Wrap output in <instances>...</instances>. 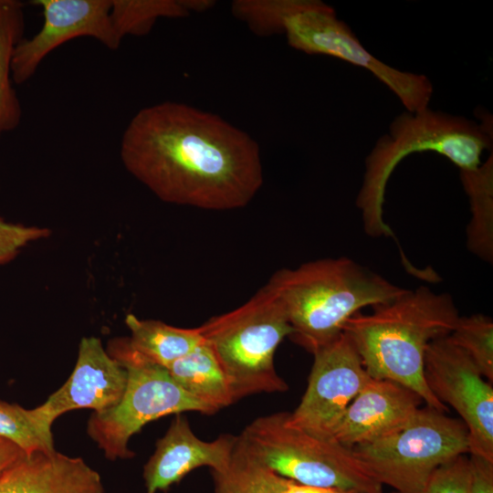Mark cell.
I'll use <instances>...</instances> for the list:
<instances>
[{
  "mask_svg": "<svg viewBox=\"0 0 493 493\" xmlns=\"http://www.w3.org/2000/svg\"><path fill=\"white\" fill-rule=\"evenodd\" d=\"M126 170L165 203L226 211L246 206L264 181L259 146L217 114L163 101L128 122L120 142Z\"/></svg>",
  "mask_w": 493,
  "mask_h": 493,
  "instance_id": "cell-1",
  "label": "cell"
},
{
  "mask_svg": "<svg viewBox=\"0 0 493 493\" xmlns=\"http://www.w3.org/2000/svg\"><path fill=\"white\" fill-rule=\"evenodd\" d=\"M373 309L355 313L343 327L368 374L401 383L426 405L448 412L425 383L424 359L427 345L448 336L460 317L453 298L422 286Z\"/></svg>",
  "mask_w": 493,
  "mask_h": 493,
  "instance_id": "cell-2",
  "label": "cell"
},
{
  "mask_svg": "<svg viewBox=\"0 0 493 493\" xmlns=\"http://www.w3.org/2000/svg\"><path fill=\"white\" fill-rule=\"evenodd\" d=\"M267 283L284 307L289 338L312 354L338 338L361 309L388 303L407 290L345 257L281 268Z\"/></svg>",
  "mask_w": 493,
  "mask_h": 493,
  "instance_id": "cell-3",
  "label": "cell"
},
{
  "mask_svg": "<svg viewBox=\"0 0 493 493\" xmlns=\"http://www.w3.org/2000/svg\"><path fill=\"white\" fill-rule=\"evenodd\" d=\"M493 130L489 116L482 123L429 107L404 112L392 121L365 160V171L356 205L362 212L365 233L372 237L393 236L384 222L383 205L388 180L406 156L435 152L451 161L460 171L481 165L485 150L492 151Z\"/></svg>",
  "mask_w": 493,
  "mask_h": 493,
  "instance_id": "cell-4",
  "label": "cell"
},
{
  "mask_svg": "<svg viewBox=\"0 0 493 493\" xmlns=\"http://www.w3.org/2000/svg\"><path fill=\"white\" fill-rule=\"evenodd\" d=\"M198 328L226 377L234 402L288 388L276 371L274 356L292 328L268 283L238 308L214 316Z\"/></svg>",
  "mask_w": 493,
  "mask_h": 493,
  "instance_id": "cell-5",
  "label": "cell"
},
{
  "mask_svg": "<svg viewBox=\"0 0 493 493\" xmlns=\"http://www.w3.org/2000/svg\"><path fill=\"white\" fill-rule=\"evenodd\" d=\"M108 353L127 372L125 391L117 404L93 412L87 431L110 460L131 458L130 438L146 424L169 414L198 412L213 414L189 394L168 370L131 348L128 338L111 340Z\"/></svg>",
  "mask_w": 493,
  "mask_h": 493,
  "instance_id": "cell-6",
  "label": "cell"
},
{
  "mask_svg": "<svg viewBox=\"0 0 493 493\" xmlns=\"http://www.w3.org/2000/svg\"><path fill=\"white\" fill-rule=\"evenodd\" d=\"M286 412L256 418L239 435L250 451L279 477L303 485L383 493L351 448L286 424Z\"/></svg>",
  "mask_w": 493,
  "mask_h": 493,
  "instance_id": "cell-7",
  "label": "cell"
},
{
  "mask_svg": "<svg viewBox=\"0 0 493 493\" xmlns=\"http://www.w3.org/2000/svg\"><path fill=\"white\" fill-rule=\"evenodd\" d=\"M351 450L381 485L397 493H423L439 466L469 454V437L461 420L426 405L396 433Z\"/></svg>",
  "mask_w": 493,
  "mask_h": 493,
  "instance_id": "cell-8",
  "label": "cell"
},
{
  "mask_svg": "<svg viewBox=\"0 0 493 493\" xmlns=\"http://www.w3.org/2000/svg\"><path fill=\"white\" fill-rule=\"evenodd\" d=\"M282 34L296 50L337 58L370 71L408 112L429 107L434 89L426 76L397 69L376 58L351 27L338 18L333 7L322 1L299 0L284 18Z\"/></svg>",
  "mask_w": 493,
  "mask_h": 493,
  "instance_id": "cell-9",
  "label": "cell"
},
{
  "mask_svg": "<svg viewBox=\"0 0 493 493\" xmlns=\"http://www.w3.org/2000/svg\"><path fill=\"white\" fill-rule=\"evenodd\" d=\"M424 377L433 394L461 417L469 454L493 461V387L468 355L447 336L435 339L425 350Z\"/></svg>",
  "mask_w": 493,
  "mask_h": 493,
  "instance_id": "cell-10",
  "label": "cell"
},
{
  "mask_svg": "<svg viewBox=\"0 0 493 493\" xmlns=\"http://www.w3.org/2000/svg\"><path fill=\"white\" fill-rule=\"evenodd\" d=\"M307 389L286 424L315 436L332 439L347 407L370 378L349 337L342 332L318 350Z\"/></svg>",
  "mask_w": 493,
  "mask_h": 493,
  "instance_id": "cell-11",
  "label": "cell"
},
{
  "mask_svg": "<svg viewBox=\"0 0 493 493\" xmlns=\"http://www.w3.org/2000/svg\"><path fill=\"white\" fill-rule=\"evenodd\" d=\"M43 25L32 37L21 39L11 60L12 79L27 81L52 51L72 39L88 37L107 48L117 49L121 39L110 19V0H37Z\"/></svg>",
  "mask_w": 493,
  "mask_h": 493,
  "instance_id": "cell-12",
  "label": "cell"
},
{
  "mask_svg": "<svg viewBox=\"0 0 493 493\" xmlns=\"http://www.w3.org/2000/svg\"><path fill=\"white\" fill-rule=\"evenodd\" d=\"M126 383L125 368L104 350L101 341L85 337L68 381L31 412L39 424L51 428L52 423L68 411L89 408L100 412L114 406Z\"/></svg>",
  "mask_w": 493,
  "mask_h": 493,
  "instance_id": "cell-13",
  "label": "cell"
},
{
  "mask_svg": "<svg viewBox=\"0 0 493 493\" xmlns=\"http://www.w3.org/2000/svg\"><path fill=\"white\" fill-rule=\"evenodd\" d=\"M422 403L410 388L370 376L347 407L332 439L351 449L385 438L404 428Z\"/></svg>",
  "mask_w": 493,
  "mask_h": 493,
  "instance_id": "cell-14",
  "label": "cell"
},
{
  "mask_svg": "<svg viewBox=\"0 0 493 493\" xmlns=\"http://www.w3.org/2000/svg\"><path fill=\"white\" fill-rule=\"evenodd\" d=\"M236 439L237 435H222L213 441H204L195 435L184 416L175 414L144 465L142 476L146 493L167 490L191 471L202 467H207L211 471L225 468Z\"/></svg>",
  "mask_w": 493,
  "mask_h": 493,
  "instance_id": "cell-15",
  "label": "cell"
},
{
  "mask_svg": "<svg viewBox=\"0 0 493 493\" xmlns=\"http://www.w3.org/2000/svg\"><path fill=\"white\" fill-rule=\"evenodd\" d=\"M0 493H103L100 474L57 451L26 454L0 477Z\"/></svg>",
  "mask_w": 493,
  "mask_h": 493,
  "instance_id": "cell-16",
  "label": "cell"
},
{
  "mask_svg": "<svg viewBox=\"0 0 493 493\" xmlns=\"http://www.w3.org/2000/svg\"><path fill=\"white\" fill-rule=\"evenodd\" d=\"M166 369L189 394L213 414L235 403L226 377L205 340Z\"/></svg>",
  "mask_w": 493,
  "mask_h": 493,
  "instance_id": "cell-17",
  "label": "cell"
},
{
  "mask_svg": "<svg viewBox=\"0 0 493 493\" xmlns=\"http://www.w3.org/2000/svg\"><path fill=\"white\" fill-rule=\"evenodd\" d=\"M125 323L131 330V348L149 361L168 367L204 341L200 330L178 328L160 320H141L128 314Z\"/></svg>",
  "mask_w": 493,
  "mask_h": 493,
  "instance_id": "cell-18",
  "label": "cell"
},
{
  "mask_svg": "<svg viewBox=\"0 0 493 493\" xmlns=\"http://www.w3.org/2000/svg\"><path fill=\"white\" fill-rule=\"evenodd\" d=\"M215 5L212 0H113L110 19L122 40L126 36L149 34L159 18H184Z\"/></svg>",
  "mask_w": 493,
  "mask_h": 493,
  "instance_id": "cell-19",
  "label": "cell"
},
{
  "mask_svg": "<svg viewBox=\"0 0 493 493\" xmlns=\"http://www.w3.org/2000/svg\"><path fill=\"white\" fill-rule=\"evenodd\" d=\"M469 197L472 219L467 226V247L482 260L493 259V154L475 170L460 171Z\"/></svg>",
  "mask_w": 493,
  "mask_h": 493,
  "instance_id": "cell-20",
  "label": "cell"
},
{
  "mask_svg": "<svg viewBox=\"0 0 493 493\" xmlns=\"http://www.w3.org/2000/svg\"><path fill=\"white\" fill-rule=\"evenodd\" d=\"M24 27L23 5L5 0L0 7V136L16 129L21 121V105L12 86L11 60Z\"/></svg>",
  "mask_w": 493,
  "mask_h": 493,
  "instance_id": "cell-21",
  "label": "cell"
},
{
  "mask_svg": "<svg viewBox=\"0 0 493 493\" xmlns=\"http://www.w3.org/2000/svg\"><path fill=\"white\" fill-rule=\"evenodd\" d=\"M211 472L214 493H281L282 477L259 461L239 435L227 466Z\"/></svg>",
  "mask_w": 493,
  "mask_h": 493,
  "instance_id": "cell-22",
  "label": "cell"
},
{
  "mask_svg": "<svg viewBox=\"0 0 493 493\" xmlns=\"http://www.w3.org/2000/svg\"><path fill=\"white\" fill-rule=\"evenodd\" d=\"M448 340L464 351L483 377L493 381V321L484 314L459 317Z\"/></svg>",
  "mask_w": 493,
  "mask_h": 493,
  "instance_id": "cell-23",
  "label": "cell"
},
{
  "mask_svg": "<svg viewBox=\"0 0 493 493\" xmlns=\"http://www.w3.org/2000/svg\"><path fill=\"white\" fill-rule=\"evenodd\" d=\"M0 437L18 446L26 454L51 453L54 448L51 428L39 424L31 409L0 400Z\"/></svg>",
  "mask_w": 493,
  "mask_h": 493,
  "instance_id": "cell-24",
  "label": "cell"
},
{
  "mask_svg": "<svg viewBox=\"0 0 493 493\" xmlns=\"http://www.w3.org/2000/svg\"><path fill=\"white\" fill-rule=\"evenodd\" d=\"M299 0H236L231 12L259 37L282 34L283 21Z\"/></svg>",
  "mask_w": 493,
  "mask_h": 493,
  "instance_id": "cell-25",
  "label": "cell"
},
{
  "mask_svg": "<svg viewBox=\"0 0 493 493\" xmlns=\"http://www.w3.org/2000/svg\"><path fill=\"white\" fill-rule=\"evenodd\" d=\"M423 493H470L469 458L460 455L439 466Z\"/></svg>",
  "mask_w": 493,
  "mask_h": 493,
  "instance_id": "cell-26",
  "label": "cell"
},
{
  "mask_svg": "<svg viewBox=\"0 0 493 493\" xmlns=\"http://www.w3.org/2000/svg\"><path fill=\"white\" fill-rule=\"evenodd\" d=\"M50 234L46 227L13 224L0 218V264L11 261L27 244L48 237Z\"/></svg>",
  "mask_w": 493,
  "mask_h": 493,
  "instance_id": "cell-27",
  "label": "cell"
},
{
  "mask_svg": "<svg viewBox=\"0 0 493 493\" xmlns=\"http://www.w3.org/2000/svg\"><path fill=\"white\" fill-rule=\"evenodd\" d=\"M470 493H493V461L470 454Z\"/></svg>",
  "mask_w": 493,
  "mask_h": 493,
  "instance_id": "cell-28",
  "label": "cell"
},
{
  "mask_svg": "<svg viewBox=\"0 0 493 493\" xmlns=\"http://www.w3.org/2000/svg\"><path fill=\"white\" fill-rule=\"evenodd\" d=\"M26 455L18 446L0 437V477Z\"/></svg>",
  "mask_w": 493,
  "mask_h": 493,
  "instance_id": "cell-29",
  "label": "cell"
},
{
  "mask_svg": "<svg viewBox=\"0 0 493 493\" xmlns=\"http://www.w3.org/2000/svg\"><path fill=\"white\" fill-rule=\"evenodd\" d=\"M281 493H357L354 490L303 485L282 477Z\"/></svg>",
  "mask_w": 493,
  "mask_h": 493,
  "instance_id": "cell-30",
  "label": "cell"
},
{
  "mask_svg": "<svg viewBox=\"0 0 493 493\" xmlns=\"http://www.w3.org/2000/svg\"><path fill=\"white\" fill-rule=\"evenodd\" d=\"M5 0H0V7L5 4Z\"/></svg>",
  "mask_w": 493,
  "mask_h": 493,
  "instance_id": "cell-31",
  "label": "cell"
},
{
  "mask_svg": "<svg viewBox=\"0 0 493 493\" xmlns=\"http://www.w3.org/2000/svg\"><path fill=\"white\" fill-rule=\"evenodd\" d=\"M393 493H397V492H393Z\"/></svg>",
  "mask_w": 493,
  "mask_h": 493,
  "instance_id": "cell-32",
  "label": "cell"
}]
</instances>
